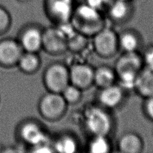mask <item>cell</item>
<instances>
[{
	"mask_svg": "<svg viewBox=\"0 0 153 153\" xmlns=\"http://www.w3.org/2000/svg\"><path fill=\"white\" fill-rule=\"evenodd\" d=\"M70 22L76 32L87 38L93 37L105 26L103 13L85 2L76 5Z\"/></svg>",
	"mask_w": 153,
	"mask_h": 153,
	"instance_id": "cell-1",
	"label": "cell"
},
{
	"mask_svg": "<svg viewBox=\"0 0 153 153\" xmlns=\"http://www.w3.org/2000/svg\"><path fill=\"white\" fill-rule=\"evenodd\" d=\"M83 118L85 127L92 136H109L113 130L112 117L107 109L101 105H92L86 109Z\"/></svg>",
	"mask_w": 153,
	"mask_h": 153,
	"instance_id": "cell-2",
	"label": "cell"
},
{
	"mask_svg": "<svg viewBox=\"0 0 153 153\" xmlns=\"http://www.w3.org/2000/svg\"><path fill=\"white\" fill-rule=\"evenodd\" d=\"M68 105L61 94L48 91L40 97L38 110L45 120L49 122H56L65 116Z\"/></svg>",
	"mask_w": 153,
	"mask_h": 153,
	"instance_id": "cell-3",
	"label": "cell"
},
{
	"mask_svg": "<svg viewBox=\"0 0 153 153\" xmlns=\"http://www.w3.org/2000/svg\"><path fill=\"white\" fill-rule=\"evenodd\" d=\"M42 80L47 91L61 94L70 83L69 69L61 62H53L46 68Z\"/></svg>",
	"mask_w": 153,
	"mask_h": 153,
	"instance_id": "cell-4",
	"label": "cell"
},
{
	"mask_svg": "<svg viewBox=\"0 0 153 153\" xmlns=\"http://www.w3.org/2000/svg\"><path fill=\"white\" fill-rule=\"evenodd\" d=\"M93 46L99 56L111 58L120 50L118 34L114 29L105 26L93 36Z\"/></svg>",
	"mask_w": 153,
	"mask_h": 153,
	"instance_id": "cell-5",
	"label": "cell"
},
{
	"mask_svg": "<svg viewBox=\"0 0 153 153\" xmlns=\"http://www.w3.org/2000/svg\"><path fill=\"white\" fill-rule=\"evenodd\" d=\"M17 135L22 144L30 148L48 143V136L43 126L34 120L21 122L18 127Z\"/></svg>",
	"mask_w": 153,
	"mask_h": 153,
	"instance_id": "cell-6",
	"label": "cell"
},
{
	"mask_svg": "<svg viewBox=\"0 0 153 153\" xmlns=\"http://www.w3.org/2000/svg\"><path fill=\"white\" fill-rule=\"evenodd\" d=\"M44 10L55 25L69 22L76 5L75 0H44Z\"/></svg>",
	"mask_w": 153,
	"mask_h": 153,
	"instance_id": "cell-7",
	"label": "cell"
},
{
	"mask_svg": "<svg viewBox=\"0 0 153 153\" xmlns=\"http://www.w3.org/2000/svg\"><path fill=\"white\" fill-rule=\"evenodd\" d=\"M42 49L51 55H60L68 51L67 38L58 26L43 29Z\"/></svg>",
	"mask_w": 153,
	"mask_h": 153,
	"instance_id": "cell-8",
	"label": "cell"
},
{
	"mask_svg": "<svg viewBox=\"0 0 153 153\" xmlns=\"http://www.w3.org/2000/svg\"><path fill=\"white\" fill-rule=\"evenodd\" d=\"M43 29L36 24H28L21 30L17 38L24 51L38 53L42 48Z\"/></svg>",
	"mask_w": 153,
	"mask_h": 153,
	"instance_id": "cell-9",
	"label": "cell"
},
{
	"mask_svg": "<svg viewBox=\"0 0 153 153\" xmlns=\"http://www.w3.org/2000/svg\"><path fill=\"white\" fill-rule=\"evenodd\" d=\"M23 49L17 39L7 38L0 40V66L10 68L17 66L23 53Z\"/></svg>",
	"mask_w": 153,
	"mask_h": 153,
	"instance_id": "cell-10",
	"label": "cell"
},
{
	"mask_svg": "<svg viewBox=\"0 0 153 153\" xmlns=\"http://www.w3.org/2000/svg\"><path fill=\"white\" fill-rule=\"evenodd\" d=\"M69 69L70 83L82 91L88 89L94 85V69L89 65L76 63Z\"/></svg>",
	"mask_w": 153,
	"mask_h": 153,
	"instance_id": "cell-11",
	"label": "cell"
},
{
	"mask_svg": "<svg viewBox=\"0 0 153 153\" xmlns=\"http://www.w3.org/2000/svg\"><path fill=\"white\" fill-rule=\"evenodd\" d=\"M125 91L118 84L100 89L97 95L100 105L107 110L118 108L124 100Z\"/></svg>",
	"mask_w": 153,
	"mask_h": 153,
	"instance_id": "cell-12",
	"label": "cell"
},
{
	"mask_svg": "<svg viewBox=\"0 0 153 153\" xmlns=\"http://www.w3.org/2000/svg\"><path fill=\"white\" fill-rule=\"evenodd\" d=\"M143 57L139 52L123 53L117 59L114 68L117 75L125 73H138L143 67Z\"/></svg>",
	"mask_w": 153,
	"mask_h": 153,
	"instance_id": "cell-13",
	"label": "cell"
},
{
	"mask_svg": "<svg viewBox=\"0 0 153 153\" xmlns=\"http://www.w3.org/2000/svg\"><path fill=\"white\" fill-rule=\"evenodd\" d=\"M110 20L116 24H122L129 20L134 12L132 1L114 0L105 11Z\"/></svg>",
	"mask_w": 153,
	"mask_h": 153,
	"instance_id": "cell-14",
	"label": "cell"
},
{
	"mask_svg": "<svg viewBox=\"0 0 153 153\" xmlns=\"http://www.w3.org/2000/svg\"><path fill=\"white\" fill-rule=\"evenodd\" d=\"M134 91L143 98L153 95V65H144L136 77Z\"/></svg>",
	"mask_w": 153,
	"mask_h": 153,
	"instance_id": "cell-15",
	"label": "cell"
},
{
	"mask_svg": "<svg viewBox=\"0 0 153 153\" xmlns=\"http://www.w3.org/2000/svg\"><path fill=\"white\" fill-rule=\"evenodd\" d=\"M118 151L122 153H140L143 151L144 142L141 136L134 132L123 134L117 143Z\"/></svg>",
	"mask_w": 153,
	"mask_h": 153,
	"instance_id": "cell-16",
	"label": "cell"
},
{
	"mask_svg": "<svg viewBox=\"0 0 153 153\" xmlns=\"http://www.w3.org/2000/svg\"><path fill=\"white\" fill-rule=\"evenodd\" d=\"M141 42L140 35L135 30L126 29L118 34L119 49L123 53L139 52Z\"/></svg>",
	"mask_w": 153,
	"mask_h": 153,
	"instance_id": "cell-17",
	"label": "cell"
},
{
	"mask_svg": "<svg viewBox=\"0 0 153 153\" xmlns=\"http://www.w3.org/2000/svg\"><path fill=\"white\" fill-rule=\"evenodd\" d=\"M117 74L114 68L108 65H101L94 69V85L100 89L115 84Z\"/></svg>",
	"mask_w": 153,
	"mask_h": 153,
	"instance_id": "cell-18",
	"label": "cell"
},
{
	"mask_svg": "<svg viewBox=\"0 0 153 153\" xmlns=\"http://www.w3.org/2000/svg\"><path fill=\"white\" fill-rule=\"evenodd\" d=\"M41 65V59L38 53L24 51L18 62L17 66L26 74H34Z\"/></svg>",
	"mask_w": 153,
	"mask_h": 153,
	"instance_id": "cell-19",
	"label": "cell"
},
{
	"mask_svg": "<svg viewBox=\"0 0 153 153\" xmlns=\"http://www.w3.org/2000/svg\"><path fill=\"white\" fill-rule=\"evenodd\" d=\"M52 146L54 152L59 153H75L79 149V143L76 138L69 134L59 136Z\"/></svg>",
	"mask_w": 153,
	"mask_h": 153,
	"instance_id": "cell-20",
	"label": "cell"
},
{
	"mask_svg": "<svg viewBox=\"0 0 153 153\" xmlns=\"http://www.w3.org/2000/svg\"><path fill=\"white\" fill-rule=\"evenodd\" d=\"M108 136H94L88 144L91 153H108L111 151V144Z\"/></svg>",
	"mask_w": 153,
	"mask_h": 153,
	"instance_id": "cell-21",
	"label": "cell"
},
{
	"mask_svg": "<svg viewBox=\"0 0 153 153\" xmlns=\"http://www.w3.org/2000/svg\"><path fill=\"white\" fill-rule=\"evenodd\" d=\"M81 89L69 83L61 94L68 105H74L81 101L83 95Z\"/></svg>",
	"mask_w": 153,
	"mask_h": 153,
	"instance_id": "cell-22",
	"label": "cell"
},
{
	"mask_svg": "<svg viewBox=\"0 0 153 153\" xmlns=\"http://www.w3.org/2000/svg\"><path fill=\"white\" fill-rule=\"evenodd\" d=\"M87 37L75 31L67 38V48L72 52H79L85 47Z\"/></svg>",
	"mask_w": 153,
	"mask_h": 153,
	"instance_id": "cell-23",
	"label": "cell"
},
{
	"mask_svg": "<svg viewBox=\"0 0 153 153\" xmlns=\"http://www.w3.org/2000/svg\"><path fill=\"white\" fill-rule=\"evenodd\" d=\"M138 73H125L117 75L118 85L125 91L134 90Z\"/></svg>",
	"mask_w": 153,
	"mask_h": 153,
	"instance_id": "cell-24",
	"label": "cell"
},
{
	"mask_svg": "<svg viewBox=\"0 0 153 153\" xmlns=\"http://www.w3.org/2000/svg\"><path fill=\"white\" fill-rule=\"evenodd\" d=\"M12 24V18L6 8L0 5V35L7 32Z\"/></svg>",
	"mask_w": 153,
	"mask_h": 153,
	"instance_id": "cell-25",
	"label": "cell"
},
{
	"mask_svg": "<svg viewBox=\"0 0 153 153\" xmlns=\"http://www.w3.org/2000/svg\"><path fill=\"white\" fill-rule=\"evenodd\" d=\"M114 0H85L87 5L101 12H105Z\"/></svg>",
	"mask_w": 153,
	"mask_h": 153,
	"instance_id": "cell-26",
	"label": "cell"
},
{
	"mask_svg": "<svg viewBox=\"0 0 153 153\" xmlns=\"http://www.w3.org/2000/svg\"><path fill=\"white\" fill-rule=\"evenodd\" d=\"M143 108L145 116L153 122V95L144 98Z\"/></svg>",
	"mask_w": 153,
	"mask_h": 153,
	"instance_id": "cell-27",
	"label": "cell"
},
{
	"mask_svg": "<svg viewBox=\"0 0 153 153\" xmlns=\"http://www.w3.org/2000/svg\"><path fill=\"white\" fill-rule=\"evenodd\" d=\"M143 57L144 65H153V46L147 47L143 53H140Z\"/></svg>",
	"mask_w": 153,
	"mask_h": 153,
	"instance_id": "cell-28",
	"label": "cell"
},
{
	"mask_svg": "<svg viewBox=\"0 0 153 153\" xmlns=\"http://www.w3.org/2000/svg\"><path fill=\"white\" fill-rule=\"evenodd\" d=\"M126 1H132L133 0H126Z\"/></svg>",
	"mask_w": 153,
	"mask_h": 153,
	"instance_id": "cell-29",
	"label": "cell"
}]
</instances>
